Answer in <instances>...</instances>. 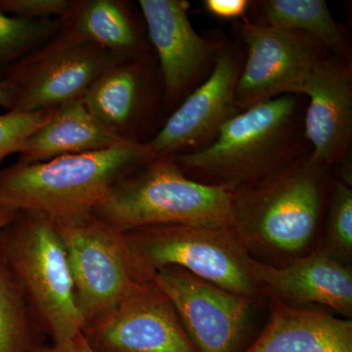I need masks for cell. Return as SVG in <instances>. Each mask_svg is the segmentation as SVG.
Listing matches in <instances>:
<instances>
[{"label":"cell","instance_id":"cell-1","mask_svg":"<svg viewBox=\"0 0 352 352\" xmlns=\"http://www.w3.org/2000/svg\"><path fill=\"white\" fill-rule=\"evenodd\" d=\"M149 143L0 168V207L54 224L91 215L116 182L156 157Z\"/></svg>","mask_w":352,"mask_h":352},{"label":"cell","instance_id":"cell-2","mask_svg":"<svg viewBox=\"0 0 352 352\" xmlns=\"http://www.w3.org/2000/svg\"><path fill=\"white\" fill-rule=\"evenodd\" d=\"M298 95H283L235 113L210 144L173 155L185 175L236 192L302 156Z\"/></svg>","mask_w":352,"mask_h":352},{"label":"cell","instance_id":"cell-3","mask_svg":"<svg viewBox=\"0 0 352 352\" xmlns=\"http://www.w3.org/2000/svg\"><path fill=\"white\" fill-rule=\"evenodd\" d=\"M234 192L196 182L173 156H157L113 185L92 215L120 232L185 224L230 227Z\"/></svg>","mask_w":352,"mask_h":352},{"label":"cell","instance_id":"cell-4","mask_svg":"<svg viewBox=\"0 0 352 352\" xmlns=\"http://www.w3.org/2000/svg\"><path fill=\"white\" fill-rule=\"evenodd\" d=\"M328 168L298 157L251 186L234 192L231 229L249 251L298 254L319 224Z\"/></svg>","mask_w":352,"mask_h":352},{"label":"cell","instance_id":"cell-5","mask_svg":"<svg viewBox=\"0 0 352 352\" xmlns=\"http://www.w3.org/2000/svg\"><path fill=\"white\" fill-rule=\"evenodd\" d=\"M0 254L53 347L59 352L75 351L83 324L66 249L55 224L38 215L18 212L0 230Z\"/></svg>","mask_w":352,"mask_h":352},{"label":"cell","instance_id":"cell-6","mask_svg":"<svg viewBox=\"0 0 352 352\" xmlns=\"http://www.w3.org/2000/svg\"><path fill=\"white\" fill-rule=\"evenodd\" d=\"M124 233L141 276L175 266L235 295L263 298L252 277L254 258L231 227L166 224Z\"/></svg>","mask_w":352,"mask_h":352},{"label":"cell","instance_id":"cell-7","mask_svg":"<svg viewBox=\"0 0 352 352\" xmlns=\"http://www.w3.org/2000/svg\"><path fill=\"white\" fill-rule=\"evenodd\" d=\"M55 226L66 249L85 330L148 280L138 272L124 233L94 215Z\"/></svg>","mask_w":352,"mask_h":352},{"label":"cell","instance_id":"cell-8","mask_svg":"<svg viewBox=\"0 0 352 352\" xmlns=\"http://www.w3.org/2000/svg\"><path fill=\"white\" fill-rule=\"evenodd\" d=\"M122 61L94 44L54 38L9 69L4 80L13 92L10 111L34 113L80 100L111 66Z\"/></svg>","mask_w":352,"mask_h":352},{"label":"cell","instance_id":"cell-9","mask_svg":"<svg viewBox=\"0 0 352 352\" xmlns=\"http://www.w3.org/2000/svg\"><path fill=\"white\" fill-rule=\"evenodd\" d=\"M240 30L247 47L234 94L240 112L283 95L302 94L316 65L331 54L307 34L249 21Z\"/></svg>","mask_w":352,"mask_h":352},{"label":"cell","instance_id":"cell-10","mask_svg":"<svg viewBox=\"0 0 352 352\" xmlns=\"http://www.w3.org/2000/svg\"><path fill=\"white\" fill-rule=\"evenodd\" d=\"M82 102L118 138L149 143L163 126V111L168 112L154 51L113 64L88 88Z\"/></svg>","mask_w":352,"mask_h":352},{"label":"cell","instance_id":"cell-11","mask_svg":"<svg viewBox=\"0 0 352 352\" xmlns=\"http://www.w3.org/2000/svg\"><path fill=\"white\" fill-rule=\"evenodd\" d=\"M168 296L197 352H238L254 300L166 266L149 277Z\"/></svg>","mask_w":352,"mask_h":352},{"label":"cell","instance_id":"cell-12","mask_svg":"<svg viewBox=\"0 0 352 352\" xmlns=\"http://www.w3.org/2000/svg\"><path fill=\"white\" fill-rule=\"evenodd\" d=\"M82 336L96 352H197L173 303L151 280L139 284Z\"/></svg>","mask_w":352,"mask_h":352},{"label":"cell","instance_id":"cell-13","mask_svg":"<svg viewBox=\"0 0 352 352\" xmlns=\"http://www.w3.org/2000/svg\"><path fill=\"white\" fill-rule=\"evenodd\" d=\"M138 6L156 55L166 111L170 113L210 73L219 46L194 29L188 17V1L139 0Z\"/></svg>","mask_w":352,"mask_h":352},{"label":"cell","instance_id":"cell-14","mask_svg":"<svg viewBox=\"0 0 352 352\" xmlns=\"http://www.w3.org/2000/svg\"><path fill=\"white\" fill-rule=\"evenodd\" d=\"M241 68L238 53L219 46L210 75L168 115L150 141L156 156L196 151L214 140L222 124L235 115L234 94Z\"/></svg>","mask_w":352,"mask_h":352},{"label":"cell","instance_id":"cell-15","mask_svg":"<svg viewBox=\"0 0 352 352\" xmlns=\"http://www.w3.org/2000/svg\"><path fill=\"white\" fill-rule=\"evenodd\" d=\"M308 97L303 138L310 159L329 168L349 154L352 138L351 60L328 55L315 67L302 94Z\"/></svg>","mask_w":352,"mask_h":352},{"label":"cell","instance_id":"cell-16","mask_svg":"<svg viewBox=\"0 0 352 352\" xmlns=\"http://www.w3.org/2000/svg\"><path fill=\"white\" fill-rule=\"evenodd\" d=\"M252 273L263 296H272L284 303L324 305L351 317V267L324 249L296 258L285 266L270 265L254 259Z\"/></svg>","mask_w":352,"mask_h":352},{"label":"cell","instance_id":"cell-17","mask_svg":"<svg viewBox=\"0 0 352 352\" xmlns=\"http://www.w3.org/2000/svg\"><path fill=\"white\" fill-rule=\"evenodd\" d=\"M59 20V32L66 38L100 46L120 60L151 50L146 31L124 0H71Z\"/></svg>","mask_w":352,"mask_h":352},{"label":"cell","instance_id":"cell-18","mask_svg":"<svg viewBox=\"0 0 352 352\" xmlns=\"http://www.w3.org/2000/svg\"><path fill=\"white\" fill-rule=\"evenodd\" d=\"M244 352H352V321L276 300L265 329Z\"/></svg>","mask_w":352,"mask_h":352},{"label":"cell","instance_id":"cell-19","mask_svg":"<svg viewBox=\"0 0 352 352\" xmlns=\"http://www.w3.org/2000/svg\"><path fill=\"white\" fill-rule=\"evenodd\" d=\"M131 143L107 131L80 100L58 108L52 119L25 141L18 163L34 164L67 155L103 151Z\"/></svg>","mask_w":352,"mask_h":352},{"label":"cell","instance_id":"cell-20","mask_svg":"<svg viewBox=\"0 0 352 352\" xmlns=\"http://www.w3.org/2000/svg\"><path fill=\"white\" fill-rule=\"evenodd\" d=\"M259 8L258 24L307 34L331 54L351 60L346 34L324 0H266Z\"/></svg>","mask_w":352,"mask_h":352},{"label":"cell","instance_id":"cell-21","mask_svg":"<svg viewBox=\"0 0 352 352\" xmlns=\"http://www.w3.org/2000/svg\"><path fill=\"white\" fill-rule=\"evenodd\" d=\"M41 333L17 278L0 254V352H32L34 340Z\"/></svg>","mask_w":352,"mask_h":352},{"label":"cell","instance_id":"cell-22","mask_svg":"<svg viewBox=\"0 0 352 352\" xmlns=\"http://www.w3.org/2000/svg\"><path fill=\"white\" fill-rule=\"evenodd\" d=\"M60 27L59 19L25 20L0 9V82L14 65L54 38Z\"/></svg>","mask_w":352,"mask_h":352},{"label":"cell","instance_id":"cell-23","mask_svg":"<svg viewBox=\"0 0 352 352\" xmlns=\"http://www.w3.org/2000/svg\"><path fill=\"white\" fill-rule=\"evenodd\" d=\"M325 251L344 263L352 258V190L336 183L329 212Z\"/></svg>","mask_w":352,"mask_h":352},{"label":"cell","instance_id":"cell-24","mask_svg":"<svg viewBox=\"0 0 352 352\" xmlns=\"http://www.w3.org/2000/svg\"><path fill=\"white\" fill-rule=\"evenodd\" d=\"M57 109L34 113L8 111L0 115V166L10 155L18 153L34 132L50 122Z\"/></svg>","mask_w":352,"mask_h":352},{"label":"cell","instance_id":"cell-25","mask_svg":"<svg viewBox=\"0 0 352 352\" xmlns=\"http://www.w3.org/2000/svg\"><path fill=\"white\" fill-rule=\"evenodd\" d=\"M71 0H0V9L7 15L25 20L60 19Z\"/></svg>","mask_w":352,"mask_h":352},{"label":"cell","instance_id":"cell-26","mask_svg":"<svg viewBox=\"0 0 352 352\" xmlns=\"http://www.w3.org/2000/svg\"><path fill=\"white\" fill-rule=\"evenodd\" d=\"M247 0H206L208 13L222 19H237L244 16L249 8Z\"/></svg>","mask_w":352,"mask_h":352},{"label":"cell","instance_id":"cell-27","mask_svg":"<svg viewBox=\"0 0 352 352\" xmlns=\"http://www.w3.org/2000/svg\"><path fill=\"white\" fill-rule=\"evenodd\" d=\"M13 92L6 80L0 82V106L10 111L12 107Z\"/></svg>","mask_w":352,"mask_h":352},{"label":"cell","instance_id":"cell-28","mask_svg":"<svg viewBox=\"0 0 352 352\" xmlns=\"http://www.w3.org/2000/svg\"><path fill=\"white\" fill-rule=\"evenodd\" d=\"M18 212H12V210H6V208L0 207V230L3 227L8 226L14 219Z\"/></svg>","mask_w":352,"mask_h":352},{"label":"cell","instance_id":"cell-29","mask_svg":"<svg viewBox=\"0 0 352 352\" xmlns=\"http://www.w3.org/2000/svg\"><path fill=\"white\" fill-rule=\"evenodd\" d=\"M76 347H78V352H96L91 346H89V344H87V342L85 340L83 336H82V337L80 338V340H78Z\"/></svg>","mask_w":352,"mask_h":352},{"label":"cell","instance_id":"cell-30","mask_svg":"<svg viewBox=\"0 0 352 352\" xmlns=\"http://www.w3.org/2000/svg\"><path fill=\"white\" fill-rule=\"evenodd\" d=\"M53 349H54V347H53ZM59 352V351H58ZM71 352H78V347H76V349H75V351H71Z\"/></svg>","mask_w":352,"mask_h":352}]
</instances>
